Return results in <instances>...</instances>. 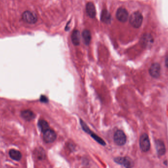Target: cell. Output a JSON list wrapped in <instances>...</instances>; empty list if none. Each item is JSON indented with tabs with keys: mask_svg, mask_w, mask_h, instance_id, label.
<instances>
[{
	"mask_svg": "<svg viewBox=\"0 0 168 168\" xmlns=\"http://www.w3.org/2000/svg\"></svg>",
	"mask_w": 168,
	"mask_h": 168,
	"instance_id": "cell-22",
	"label": "cell"
},
{
	"mask_svg": "<svg viewBox=\"0 0 168 168\" xmlns=\"http://www.w3.org/2000/svg\"><path fill=\"white\" fill-rule=\"evenodd\" d=\"M114 161L117 164L122 165L126 168H132L134 162L132 159L127 157H118L115 158Z\"/></svg>",
	"mask_w": 168,
	"mask_h": 168,
	"instance_id": "cell-4",
	"label": "cell"
},
{
	"mask_svg": "<svg viewBox=\"0 0 168 168\" xmlns=\"http://www.w3.org/2000/svg\"><path fill=\"white\" fill-rule=\"evenodd\" d=\"M35 154L37 159L40 160H43L45 159L46 156L45 150H44V149L41 147H39L36 149Z\"/></svg>",
	"mask_w": 168,
	"mask_h": 168,
	"instance_id": "cell-18",
	"label": "cell"
},
{
	"mask_svg": "<svg viewBox=\"0 0 168 168\" xmlns=\"http://www.w3.org/2000/svg\"><path fill=\"white\" fill-rule=\"evenodd\" d=\"M86 11L91 18H94L96 15L95 6L92 2L87 3L86 5Z\"/></svg>",
	"mask_w": 168,
	"mask_h": 168,
	"instance_id": "cell-10",
	"label": "cell"
},
{
	"mask_svg": "<svg viewBox=\"0 0 168 168\" xmlns=\"http://www.w3.org/2000/svg\"><path fill=\"white\" fill-rule=\"evenodd\" d=\"M40 101L43 103H48V99L46 96L41 95L40 98Z\"/></svg>",
	"mask_w": 168,
	"mask_h": 168,
	"instance_id": "cell-20",
	"label": "cell"
},
{
	"mask_svg": "<svg viewBox=\"0 0 168 168\" xmlns=\"http://www.w3.org/2000/svg\"><path fill=\"white\" fill-rule=\"evenodd\" d=\"M9 155L10 158L13 160L19 161L22 157V153L19 150L12 149L9 151Z\"/></svg>",
	"mask_w": 168,
	"mask_h": 168,
	"instance_id": "cell-13",
	"label": "cell"
},
{
	"mask_svg": "<svg viewBox=\"0 0 168 168\" xmlns=\"http://www.w3.org/2000/svg\"><path fill=\"white\" fill-rule=\"evenodd\" d=\"M82 37L84 43L85 45L88 46L90 44L91 39V33L87 30H84L82 33Z\"/></svg>",
	"mask_w": 168,
	"mask_h": 168,
	"instance_id": "cell-16",
	"label": "cell"
},
{
	"mask_svg": "<svg viewBox=\"0 0 168 168\" xmlns=\"http://www.w3.org/2000/svg\"><path fill=\"white\" fill-rule=\"evenodd\" d=\"M165 63L166 67H167L168 68V54L165 57Z\"/></svg>",
	"mask_w": 168,
	"mask_h": 168,
	"instance_id": "cell-21",
	"label": "cell"
},
{
	"mask_svg": "<svg viewBox=\"0 0 168 168\" xmlns=\"http://www.w3.org/2000/svg\"><path fill=\"white\" fill-rule=\"evenodd\" d=\"M111 15L108 10L104 9L102 10L101 14V20L103 23L109 24L111 22Z\"/></svg>",
	"mask_w": 168,
	"mask_h": 168,
	"instance_id": "cell-14",
	"label": "cell"
},
{
	"mask_svg": "<svg viewBox=\"0 0 168 168\" xmlns=\"http://www.w3.org/2000/svg\"><path fill=\"white\" fill-rule=\"evenodd\" d=\"M149 73L154 78H158L161 74L160 65L158 63H153L149 68Z\"/></svg>",
	"mask_w": 168,
	"mask_h": 168,
	"instance_id": "cell-6",
	"label": "cell"
},
{
	"mask_svg": "<svg viewBox=\"0 0 168 168\" xmlns=\"http://www.w3.org/2000/svg\"><path fill=\"white\" fill-rule=\"evenodd\" d=\"M117 18L121 22H125L129 18V13L126 9L124 8H119L116 13Z\"/></svg>",
	"mask_w": 168,
	"mask_h": 168,
	"instance_id": "cell-8",
	"label": "cell"
},
{
	"mask_svg": "<svg viewBox=\"0 0 168 168\" xmlns=\"http://www.w3.org/2000/svg\"><path fill=\"white\" fill-rule=\"evenodd\" d=\"M140 149L143 152H147L150 148V142L149 136L146 133L142 134L139 140Z\"/></svg>",
	"mask_w": 168,
	"mask_h": 168,
	"instance_id": "cell-3",
	"label": "cell"
},
{
	"mask_svg": "<svg viewBox=\"0 0 168 168\" xmlns=\"http://www.w3.org/2000/svg\"><path fill=\"white\" fill-rule=\"evenodd\" d=\"M43 138L46 143H52L56 140L57 134L54 130L49 129L43 132Z\"/></svg>",
	"mask_w": 168,
	"mask_h": 168,
	"instance_id": "cell-7",
	"label": "cell"
},
{
	"mask_svg": "<svg viewBox=\"0 0 168 168\" xmlns=\"http://www.w3.org/2000/svg\"><path fill=\"white\" fill-rule=\"evenodd\" d=\"M114 140L117 145L122 146L125 145L126 142V136L123 131L118 130L115 133Z\"/></svg>",
	"mask_w": 168,
	"mask_h": 168,
	"instance_id": "cell-2",
	"label": "cell"
},
{
	"mask_svg": "<svg viewBox=\"0 0 168 168\" xmlns=\"http://www.w3.org/2000/svg\"><path fill=\"white\" fill-rule=\"evenodd\" d=\"M143 17L141 13L138 12H135L131 14L129 18V22L133 27L138 28L141 26Z\"/></svg>",
	"mask_w": 168,
	"mask_h": 168,
	"instance_id": "cell-1",
	"label": "cell"
},
{
	"mask_svg": "<svg viewBox=\"0 0 168 168\" xmlns=\"http://www.w3.org/2000/svg\"><path fill=\"white\" fill-rule=\"evenodd\" d=\"M141 43L145 47H149L153 43V39L150 35L145 34L142 37Z\"/></svg>",
	"mask_w": 168,
	"mask_h": 168,
	"instance_id": "cell-11",
	"label": "cell"
},
{
	"mask_svg": "<svg viewBox=\"0 0 168 168\" xmlns=\"http://www.w3.org/2000/svg\"><path fill=\"white\" fill-rule=\"evenodd\" d=\"M71 40L74 45L78 46L80 43V33L78 30H75L71 35Z\"/></svg>",
	"mask_w": 168,
	"mask_h": 168,
	"instance_id": "cell-15",
	"label": "cell"
},
{
	"mask_svg": "<svg viewBox=\"0 0 168 168\" xmlns=\"http://www.w3.org/2000/svg\"><path fill=\"white\" fill-rule=\"evenodd\" d=\"M22 18L23 20L28 24H35L37 20V17L34 13L29 10H27L23 12Z\"/></svg>",
	"mask_w": 168,
	"mask_h": 168,
	"instance_id": "cell-5",
	"label": "cell"
},
{
	"mask_svg": "<svg viewBox=\"0 0 168 168\" xmlns=\"http://www.w3.org/2000/svg\"><path fill=\"white\" fill-rule=\"evenodd\" d=\"M87 133L90 134L91 138L94 139L95 141L97 142L98 143H99L100 145H101L102 146H105L106 145V142H105L104 140H103L98 135H96V134L91 131L90 129L87 130Z\"/></svg>",
	"mask_w": 168,
	"mask_h": 168,
	"instance_id": "cell-17",
	"label": "cell"
},
{
	"mask_svg": "<svg viewBox=\"0 0 168 168\" xmlns=\"http://www.w3.org/2000/svg\"><path fill=\"white\" fill-rule=\"evenodd\" d=\"M38 126H39V129L40 130V131L43 133L49 129V124L46 121L43 120V119H40L39 121Z\"/></svg>",
	"mask_w": 168,
	"mask_h": 168,
	"instance_id": "cell-19",
	"label": "cell"
},
{
	"mask_svg": "<svg viewBox=\"0 0 168 168\" xmlns=\"http://www.w3.org/2000/svg\"><path fill=\"white\" fill-rule=\"evenodd\" d=\"M21 115L26 121H31L34 119L36 117L35 114L30 110H25L23 111L21 113Z\"/></svg>",
	"mask_w": 168,
	"mask_h": 168,
	"instance_id": "cell-12",
	"label": "cell"
},
{
	"mask_svg": "<svg viewBox=\"0 0 168 168\" xmlns=\"http://www.w3.org/2000/svg\"><path fill=\"white\" fill-rule=\"evenodd\" d=\"M155 147L158 156H162L165 154V146L162 140H157L155 141Z\"/></svg>",
	"mask_w": 168,
	"mask_h": 168,
	"instance_id": "cell-9",
	"label": "cell"
}]
</instances>
